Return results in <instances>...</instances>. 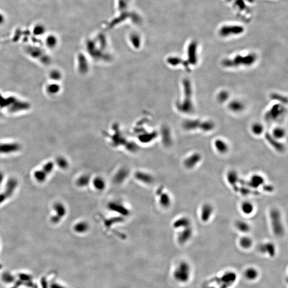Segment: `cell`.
Returning <instances> with one entry per match:
<instances>
[{"mask_svg": "<svg viewBox=\"0 0 288 288\" xmlns=\"http://www.w3.org/2000/svg\"><path fill=\"white\" fill-rule=\"evenodd\" d=\"M257 57L254 53L247 55H237L233 58L225 59L221 62L224 67L235 68L239 66H250L254 64Z\"/></svg>", "mask_w": 288, "mask_h": 288, "instance_id": "1", "label": "cell"}, {"mask_svg": "<svg viewBox=\"0 0 288 288\" xmlns=\"http://www.w3.org/2000/svg\"><path fill=\"white\" fill-rule=\"evenodd\" d=\"M184 98L181 103L177 105L178 109L180 112L189 114L194 111V106L192 102V87L191 82L188 79L183 81Z\"/></svg>", "mask_w": 288, "mask_h": 288, "instance_id": "2", "label": "cell"}, {"mask_svg": "<svg viewBox=\"0 0 288 288\" xmlns=\"http://www.w3.org/2000/svg\"><path fill=\"white\" fill-rule=\"evenodd\" d=\"M269 218L273 233L277 237L283 236L285 226L280 211L277 208H272L269 212Z\"/></svg>", "mask_w": 288, "mask_h": 288, "instance_id": "3", "label": "cell"}, {"mask_svg": "<svg viewBox=\"0 0 288 288\" xmlns=\"http://www.w3.org/2000/svg\"><path fill=\"white\" fill-rule=\"evenodd\" d=\"M285 109L281 104H275L266 113L265 119L267 122L277 121L285 114Z\"/></svg>", "mask_w": 288, "mask_h": 288, "instance_id": "4", "label": "cell"}, {"mask_svg": "<svg viewBox=\"0 0 288 288\" xmlns=\"http://www.w3.org/2000/svg\"><path fill=\"white\" fill-rule=\"evenodd\" d=\"M53 213L50 217V221L53 224H58L64 218L66 213V209L64 204L57 202L52 205Z\"/></svg>", "mask_w": 288, "mask_h": 288, "instance_id": "5", "label": "cell"}, {"mask_svg": "<svg viewBox=\"0 0 288 288\" xmlns=\"http://www.w3.org/2000/svg\"><path fill=\"white\" fill-rule=\"evenodd\" d=\"M243 32V27L240 25H225L221 28L219 34L222 37H227L242 34Z\"/></svg>", "mask_w": 288, "mask_h": 288, "instance_id": "6", "label": "cell"}, {"mask_svg": "<svg viewBox=\"0 0 288 288\" xmlns=\"http://www.w3.org/2000/svg\"><path fill=\"white\" fill-rule=\"evenodd\" d=\"M21 149V146L16 142H0V154L10 155L17 153Z\"/></svg>", "mask_w": 288, "mask_h": 288, "instance_id": "7", "label": "cell"}, {"mask_svg": "<svg viewBox=\"0 0 288 288\" xmlns=\"http://www.w3.org/2000/svg\"><path fill=\"white\" fill-rule=\"evenodd\" d=\"M17 186V182L14 179H10L5 185V189L0 193V205L10 197L14 193Z\"/></svg>", "mask_w": 288, "mask_h": 288, "instance_id": "8", "label": "cell"}, {"mask_svg": "<svg viewBox=\"0 0 288 288\" xmlns=\"http://www.w3.org/2000/svg\"><path fill=\"white\" fill-rule=\"evenodd\" d=\"M214 213V208L209 203H205L202 205L200 211V218L203 222H208L210 221Z\"/></svg>", "mask_w": 288, "mask_h": 288, "instance_id": "9", "label": "cell"}, {"mask_svg": "<svg viewBox=\"0 0 288 288\" xmlns=\"http://www.w3.org/2000/svg\"><path fill=\"white\" fill-rule=\"evenodd\" d=\"M265 183V178L260 174H254L248 180L245 181V186L256 190Z\"/></svg>", "mask_w": 288, "mask_h": 288, "instance_id": "10", "label": "cell"}, {"mask_svg": "<svg viewBox=\"0 0 288 288\" xmlns=\"http://www.w3.org/2000/svg\"><path fill=\"white\" fill-rule=\"evenodd\" d=\"M226 178L228 184L232 187L233 190L237 193L240 178L237 171L233 170L228 171L226 174Z\"/></svg>", "mask_w": 288, "mask_h": 288, "instance_id": "11", "label": "cell"}, {"mask_svg": "<svg viewBox=\"0 0 288 288\" xmlns=\"http://www.w3.org/2000/svg\"><path fill=\"white\" fill-rule=\"evenodd\" d=\"M202 160V155L199 153H193L185 158L184 161V165L188 169H194Z\"/></svg>", "mask_w": 288, "mask_h": 288, "instance_id": "12", "label": "cell"}, {"mask_svg": "<svg viewBox=\"0 0 288 288\" xmlns=\"http://www.w3.org/2000/svg\"><path fill=\"white\" fill-rule=\"evenodd\" d=\"M197 44L195 41H193L189 45L187 55L188 62L189 65H195L197 62Z\"/></svg>", "mask_w": 288, "mask_h": 288, "instance_id": "13", "label": "cell"}, {"mask_svg": "<svg viewBox=\"0 0 288 288\" xmlns=\"http://www.w3.org/2000/svg\"><path fill=\"white\" fill-rule=\"evenodd\" d=\"M193 229L192 228V226L181 229L178 233L177 237L178 242L180 244L185 243L191 239L193 237Z\"/></svg>", "mask_w": 288, "mask_h": 288, "instance_id": "14", "label": "cell"}, {"mask_svg": "<svg viewBox=\"0 0 288 288\" xmlns=\"http://www.w3.org/2000/svg\"><path fill=\"white\" fill-rule=\"evenodd\" d=\"M265 137L267 142H269L276 151L282 152L285 151V145L279 141L277 139L275 138L270 133L266 132L265 133Z\"/></svg>", "mask_w": 288, "mask_h": 288, "instance_id": "15", "label": "cell"}, {"mask_svg": "<svg viewBox=\"0 0 288 288\" xmlns=\"http://www.w3.org/2000/svg\"><path fill=\"white\" fill-rule=\"evenodd\" d=\"M203 121L199 119L187 120L183 123L184 128L187 131L201 129Z\"/></svg>", "mask_w": 288, "mask_h": 288, "instance_id": "16", "label": "cell"}, {"mask_svg": "<svg viewBox=\"0 0 288 288\" xmlns=\"http://www.w3.org/2000/svg\"><path fill=\"white\" fill-rule=\"evenodd\" d=\"M258 249L261 253H267L271 257H273L275 254V245L272 242H267L261 244L259 245Z\"/></svg>", "mask_w": 288, "mask_h": 288, "instance_id": "17", "label": "cell"}, {"mask_svg": "<svg viewBox=\"0 0 288 288\" xmlns=\"http://www.w3.org/2000/svg\"><path fill=\"white\" fill-rule=\"evenodd\" d=\"M192 226V222L189 217L183 216L177 219L173 224V227L177 229H184Z\"/></svg>", "mask_w": 288, "mask_h": 288, "instance_id": "18", "label": "cell"}, {"mask_svg": "<svg viewBox=\"0 0 288 288\" xmlns=\"http://www.w3.org/2000/svg\"><path fill=\"white\" fill-rule=\"evenodd\" d=\"M189 266L186 263H182L180 265L178 270L175 272V276L176 278H178L182 280H185L188 277V272H189Z\"/></svg>", "mask_w": 288, "mask_h": 288, "instance_id": "19", "label": "cell"}, {"mask_svg": "<svg viewBox=\"0 0 288 288\" xmlns=\"http://www.w3.org/2000/svg\"><path fill=\"white\" fill-rule=\"evenodd\" d=\"M240 210L244 215L247 216L251 215L254 212V205L251 201H244L240 205Z\"/></svg>", "mask_w": 288, "mask_h": 288, "instance_id": "20", "label": "cell"}, {"mask_svg": "<svg viewBox=\"0 0 288 288\" xmlns=\"http://www.w3.org/2000/svg\"><path fill=\"white\" fill-rule=\"evenodd\" d=\"M33 176L35 180L41 184L44 183L49 176L41 168L34 171Z\"/></svg>", "mask_w": 288, "mask_h": 288, "instance_id": "21", "label": "cell"}, {"mask_svg": "<svg viewBox=\"0 0 288 288\" xmlns=\"http://www.w3.org/2000/svg\"><path fill=\"white\" fill-rule=\"evenodd\" d=\"M235 227L237 230L241 233L247 234L250 231L251 226L250 224L243 220H237L235 223Z\"/></svg>", "mask_w": 288, "mask_h": 288, "instance_id": "22", "label": "cell"}, {"mask_svg": "<svg viewBox=\"0 0 288 288\" xmlns=\"http://www.w3.org/2000/svg\"><path fill=\"white\" fill-rule=\"evenodd\" d=\"M214 146L216 151L221 154H225L229 149L227 144L221 139H218L215 141Z\"/></svg>", "mask_w": 288, "mask_h": 288, "instance_id": "23", "label": "cell"}, {"mask_svg": "<svg viewBox=\"0 0 288 288\" xmlns=\"http://www.w3.org/2000/svg\"><path fill=\"white\" fill-rule=\"evenodd\" d=\"M229 110L234 113H240L244 109V105L242 102L238 100H233L229 103L228 105Z\"/></svg>", "mask_w": 288, "mask_h": 288, "instance_id": "24", "label": "cell"}, {"mask_svg": "<svg viewBox=\"0 0 288 288\" xmlns=\"http://www.w3.org/2000/svg\"><path fill=\"white\" fill-rule=\"evenodd\" d=\"M253 241L250 237L245 235L240 237L239 240V244L244 249H249L252 246Z\"/></svg>", "mask_w": 288, "mask_h": 288, "instance_id": "25", "label": "cell"}, {"mask_svg": "<svg viewBox=\"0 0 288 288\" xmlns=\"http://www.w3.org/2000/svg\"><path fill=\"white\" fill-rule=\"evenodd\" d=\"M243 195H255L257 191L255 189H251L247 186H239L238 192Z\"/></svg>", "mask_w": 288, "mask_h": 288, "instance_id": "26", "label": "cell"}, {"mask_svg": "<svg viewBox=\"0 0 288 288\" xmlns=\"http://www.w3.org/2000/svg\"><path fill=\"white\" fill-rule=\"evenodd\" d=\"M276 139H280L285 137V131L283 128L281 127H276L274 128L272 134H271Z\"/></svg>", "mask_w": 288, "mask_h": 288, "instance_id": "27", "label": "cell"}, {"mask_svg": "<svg viewBox=\"0 0 288 288\" xmlns=\"http://www.w3.org/2000/svg\"><path fill=\"white\" fill-rule=\"evenodd\" d=\"M264 128L263 125L260 123H254L251 126V131L256 136H259L263 133Z\"/></svg>", "mask_w": 288, "mask_h": 288, "instance_id": "28", "label": "cell"}, {"mask_svg": "<svg viewBox=\"0 0 288 288\" xmlns=\"http://www.w3.org/2000/svg\"><path fill=\"white\" fill-rule=\"evenodd\" d=\"M215 127V125L212 121H203L201 130L205 132L211 131L214 129Z\"/></svg>", "mask_w": 288, "mask_h": 288, "instance_id": "29", "label": "cell"}, {"mask_svg": "<svg viewBox=\"0 0 288 288\" xmlns=\"http://www.w3.org/2000/svg\"><path fill=\"white\" fill-rule=\"evenodd\" d=\"M229 94L228 91L226 90L221 91L217 96V100L219 103H222L227 101L229 99Z\"/></svg>", "mask_w": 288, "mask_h": 288, "instance_id": "30", "label": "cell"}, {"mask_svg": "<svg viewBox=\"0 0 288 288\" xmlns=\"http://www.w3.org/2000/svg\"><path fill=\"white\" fill-rule=\"evenodd\" d=\"M270 98L276 101H279V103L282 104L287 103V98L285 96L281 95V94L276 93H273L270 94Z\"/></svg>", "mask_w": 288, "mask_h": 288, "instance_id": "31", "label": "cell"}, {"mask_svg": "<svg viewBox=\"0 0 288 288\" xmlns=\"http://www.w3.org/2000/svg\"><path fill=\"white\" fill-rule=\"evenodd\" d=\"M56 164L58 167L62 169H66L68 166V163L64 157H59L56 160Z\"/></svg>", "mask_w": 288, "mask_h": 288, "instance_id": "32", "label": "cell"}, {"mask_svg": "<svg viewBox=\"0 0 288 288\" xmlns=\"http://www.w3.org/2000/svg\"><path fill=\"white\" fill-rule=\"evenodd\" d=\"M262 188H263V190L265 192H267V193H272V192H274V190H275L274 187L273 185H270L269 184H264L263 185Z\"/></svg>", "mask_w": 288, "mask_h": 288, "instance_id": "33", "label": "cell"}, {"mask_svg": "<svg viewBox=\"0 0 288 288\" xmlns=\"http://www.w3.org/2000/svg\"><path fill=\"white\" fill-rule=\"evenodd\" d=\"M247 275L250 279H253L257 275V272L253 269H250L247 272Z\"/></svg>", "mask_w": 288, "mask_h": 288, "instance_id": "34", "label": "cell"}, {"mask_svg": "<svg viewBox=\"0 0 288 288\" xmlns=\"http://www.w3.org/2000/svg\"><path fill=\"white\" fill-rule=\"evenodd\" d=\"M55 39L53 36H50L47 39V45L50 47H53L55 45Z\"/></svg>", "mask_w": 288, "mask_h": 288, "instance_id": "35", "label": "cell"}, {"mask_svg": "<svg viewBox=\"0 0 288 288\" xmlns=\"http://www.w3.org/2000/svg\"><path fill=\"white\" fill-rule=\"evenodd\" d=\"M4 176L3 173L0 172V183L2 182V180L3 179Z\"/></svg>", "mask_w": 288, "mask_h": 288, "instance_id": "36", "label": "cell"}, {"mask_svg": "<svg viewBox=\"0 0 288 288\" xmlns=\"http://www.w3.org/2000/svg\"><path fill=\"white\" fill-rule=\"evenodd\" d=\"M2 21H3V17L0 15V23H1Z\"/></svg>", "mask_w": 288, "mask_h": 288, "instance_id": "37", "label": "cell"}]
</instances>
